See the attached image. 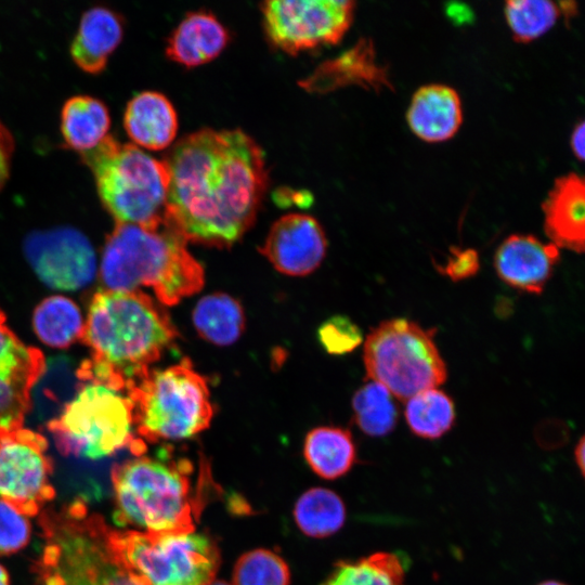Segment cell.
<instances>
[{
	"label": "cell",
	"mask_w": 585,
	"mask_h": 585,
	"mask_svg": "<svg viewBox=\"0 0 585 585\" xmlns=\"http://www.w3.org/2000/svg\"><path fill=\"white\" fill-rule=\"evenodd\" d=\"M133 406L123 392L84 382L48 429L65 455L99 459L129 446L142 455L145 445L133 433Z\"/></svg>",
	"instance_id": "obj_8"
},
{
	"label": "cell",
	"mask_w": 585,
	"mask_h": 585,
	"mask_svg": "<svg viewBox=\"0 0 585 585\" xmlns=\"http://www.w3.org/2000/svg\"><path fill=\"white\" fill-rule=\"evenodd\" d=\"M352 408L359 428L372 437L390 433L398 421L393 395L381 384L373 380L354 393Z\"/></svg>",
	"instance_id": "obj_31"
},
{
	"label": "cell",
	"mask_w": 585,
	"mask_h": 585,
	"mask_svg": "<svg viewBox=\"0 0 585 585\" xmlns=\"http://www.w3.org/2000/svg\"><path fill=\"white\" fill-rule=\"evenodd\" d=\"M44 370L40 350L25 346L6 325L0 310V428H22L30 391Z\"/></svg>",
	"instance_id": "obj_14"
},
{
	"label": "cell",
	"mask_w": 585,
	"mask_h": 585,
	"mask_svg": "<svg viewBox=\"0 0 585 585\" xmlns=\"http://www.w3.org/2000/svg\"><path fill=\"white\" fill-rule=\"evenodd\" d=\"M317 335L323 347L332 354L349 353L362 342L361 329L350 318L342 315L325 321L318 328Z\"/></svg>",
	"instance_id": "obj_33"
},
{
	"label": "cell",
	"mask_w": 585,
	"mask_h": 585,
	"mask_svg": "<svg viewBox=\"0 0 585 585\" xmlns=\"http://www.w3.org/2000/svg\"><path fill=\"white\" fill-rule=\"evenodd\" d=\"M110 126L107 106L90 95L69 98L61 112V132L66 145L80 153L96 147Z\"/></svg>",
	"instance_id": "obj_23"
},
{
	"label": "cell",
	"mask_w": 585,
	"mask_h": 585,
	"mask_svg": "<svg viewBox=\"0 0 585 585\" xmlns=\"http://www.w3.org/2000/svg\"><path fill=\"white\" fill-rule=\"evenodd\" d=\"M126 394L136 433L147 442L190 439L204 431L213 416L207 381L187 359L151 369Z\"/></svg>",
	"instance_id": "obj_7"
},
{
	"label": "cell",
	"mask_w": 585,
	"mask_h": 585,
	"mask_svg": "<svg viewBox=\"0 0 585 585\" xmlns=\"http://www.w3.org/2000/svg\"><path fill=\"white\" fill-rule=\"evenodd\" d=\"M303 454L317 476L332 480L351 469L356 451L349 430L325 426L314 428L307 434Z\"/></svg>",
	"instance_id": "obj_24"
},
{
	"label": "cell",
	"mask_w": 585,
	"mask_h": 585,
	"mask_svg": "<svg viewBox=\"0 0 585 585\" xmlns=\"http://www.w3.org/2000/svg\"><path fill=\"white\" fill-rule=\"evenodd\" d=\"M101 275L112 290L150 287L167 306L199 291L205 282L202 264L167 219L153 226L117 223L105 243Z\"/></svg>",
	"instance_id": "obj_4"
},
{
	"label": "cell",
	"mask_w": 585,
	"mask_h": 585,
	"mask_svg": "<svg viewBox=\"0 0 585 585\" xmlns=\"http://www.w3.org/2000/svg\"><path fill=\"white\" fill-rule=\"evenodd\" d=\"M584 140H585V122L580 120L573 128L570 136V147L573 155L578 159H584Z\"/></svg>",
	"instance_id": "obj_37"
},
{
	"label": "cell",
	"mask_w": 585,
	"mask_h": 585,
	"mask_svg": "<svg viewBox=\"0 0 585 585\" xmlns=\"http://www.w3.org/2000/svg\"><path fill=\"white\" fill-rule=\"evenodd\" d=\"M123 125L134 145L159 151L174 140L178 117L171 102L164 94L144 91L129 101Z\"/></svg>",
	"instance_id": "obj_20"
},
{
	"label": "cell",
	"mask_w": 585,
	"mask_h": 585,
	"mask_svg": "<svg viewBox=\"0 0 585 585\" xmlns=\"http://www.w3.org/2000/svg\"><path fill=\"white\" fill-rule=\"evenodd\" d=\"M205 585H232L225 581H220V580H212L210 582H208L207 584Z\"/></svg>",
	"instance_id": "obj_40"
},
{
	"label": "cell",
	"mask_w": 585,
	"mask_h": 585,
	"mask_svg": "<svg viewBox=\"0 0 585 585\" xmlns=\"http://www.w3.org/2000/svg\"><path fill=\"white\" fill-rule=\"evenodd\" d=\"M43 435L28 429L0 428V499L34 516L55 496L52 460Z\"/></svg>",
	"instance_id": "obj_12"
},
{
	"label": "cell",
	"mask_w": 585,
	"mask_h": 585,
	"mask_svg": "<svg viewBox=\"0 0 585 585\" xmlns=\"http://www.w3.org/2000/svg\"><path fill=\"white\" fill-rule=\"evenodd\" d=\"M433 335V329H425L406 318L381 322L364 343L367 376L402 402L442 385L447 369Z\"/></svg>",
	"instance_id": "obj_9"
},
{
	"label": "cell",
	"mask_w": 585,
	"mask_h": 585,
	"mask_svg": "<svg viewBox=\"0 0 585 585\" xmlns=\"http://www.w3.org/2000/svg\"><path fill=\"white\" fill-rule=\"evenodd\" d=\"M14 151V139L9 129L0 121V190L4 185Z\"/></svg>",
	"instance_id": "obj_36"
},
{
	"label": "cell",
	"mask_w": 585,
	"mask_h": 585,
	"mask_svg": "<svg viewBox=\"0 0 585 585\" xmlns=\"http://www.w3.org/2000/svg\"><path fill=\"white\" fill-rule=\"evenodd\" d=\"M544 231L558 248L585 249V181L569 172L557 178L542 204Z\"/></svg>",
	"instance_id": "obj_17"
},
{
	"label": "cell",
	"mask_w": 585,
	"mask_h": 585,
	"mask_svg": "<svg viewBox=\"0 0 585 585\" xmlns=\"http://www.w3.org/2000/svg\"><path fill=\"white\" fill-rule=\"evenodd\" d=\"M30 531L27 516L0 499V555H10L24 548L29 542Z\"/></svg>",
	"instance_id": "obj_34"
},
{
	"label": "cell",
	"mask_w": 585,
	"mask_h": 585,
	"mask_svg": "<svg viewBox=\"0 0 585 585\" xmlns=\"http://www.w3.org/2000/svg\"><path fill=\"white\" fill-rule=\"evenodd\" d=\"M404 403L405 420L411 431L420 438L438 439L454 425V402L437 388L420 391Z\"/></svg>",
	"instance_id": "obj_29"
},
{
	"label": "cell",
	"mask_w": 585,
	"mask_h": 585,
	"mask_svg": "<svg viewBox=\"0 0 585 585\" xmlns=\"http://www.w3.org/2000/svg\"><path fill=\"white\" fill-rule=\"evenodd\" d=\"M287 563L272 550L258 548L242 555L233 570L232 585H289Z\"/></svg>",
	"instance_id": "obj_32"
},
{
	"label": "cell",
	"mask_w": 585,
	"mask_h": 585,
	"mask_svg": "<svg viewBox=\"0 0 585 585\" xmlns=\"http://www.w3.org/2000/svg\"><path fill=\"white\" fill-rule=\"evenodd\" d=\"M110 542L126 568L145 585H205L212 581L220 552L200 533H154L110 529Z\"/></svg>",
	"instance_id": "obj_10"
},
{
	"label": "cell",
	"mask_w": 585,
	"mask_h": 585,
	"mask_svg": "<svg viewBox=\"0 0 585 585\" xmlns=\"http://www.w3.org/2000/svg\"><path fill=\"white\" fill-rule=\"evenodd\" d=\"M405 563L394 552L380 551L338 562L322 585H404Z\"/></svg>",
	"instance_id": "obj_26"
},
{
	"label": "cell",
	"mask_w": 585,
	"mask_h": 585,
	"mask_svg": "<svg viewBox=\"0 0 585 585\" xmlns=\"http://www.w3.org/2000/svg\"><path fill=\"white\" fill-rule=\"evenodd\" d=\"M354 6L349 0H271L261 10L270 41L295 54L339 42L352 23Z\"/></svg>",
	"instance_id": "obj_11"
},
{
	"label": "cell",
	"mask_w": 585,
	"mask_h": 585,
	"mask_svg": "<svg viewBox=\"0 0 585 585\" xmlns=\"http://www.w3.org/2000/svg\"><path fill=\"white\" fill-rule=\"evenodd\" d=\"M559 259V248L552 243H544L533 235L512 234L496 249L494 268L508 286L540 295Z\"/></svg>",
	"instance_id": "obj_16"
},
{
	"label": "cell",
	"mask_w": 585,
	"mask_h": 585,
	"mask_svg": "<svg viewBox=\"0 0 585 585\" xmlns=\"http://www.w3.org/2000/svg\"><path fill=\"white\" fill-rule=\"evenodd\" d=\"M294 518L306 535L316 538L327 537L342 528L346 521V507L335 492L313 487L298 498Z\"/></svg>",
	"instance_id": "obj_27"
},
{
	"label": "cell",
	"mask_w": 585,
	"mask_h": 585,
	"mask_svg": "<svg viewBox=\"0 0 585 585\" xmlns=\"http://www.w3.org/2000/svg\"><path fill=\"white\" fill-rule=\"evenodd\" d=\"M192 320L198 335L219 347L234 343L242 336L246 321L240 303L223 292L198 300Z\"/></svg>",
	"instance_id": "obj_25"
},
{
	"label": "cell",
	"mask_w": 585,
	"mask_h": 585,
	"mask_svg": "<svg viewBox=\"0 0 585 585\" xmlns=\"http://www.w3.org/2000/svg\"><path fill=\"white\" fill-rule=\"evenodd\" d=\"M411 131L428 143L452 139L463 123V107L457 91L446 84L430 83L413 94L406 112Z\"/></svg>",
	"instance_id": "obj_18"
},
{
	"label": "cell",
	"mask_w": 585,
	"mask_h": 585,
	"mask_svg": "<svg viewBox=\"0 0 585 585\" xmlns=\"http://www.w3.org/2000/svg\"><path fill=\"white\" fill-rule=\"evenodd\" d=\"M584 444H585L584 437H582L574 450L575 461L582 474L584 473V452H585Z\"/></svg>",
	"instance_id": "obj_38"
},
{
	"label": "cell",
	"mask_w": 585,
	"mask_h": 585,
	"mask_svg": "<svg viewBox=\"0 0 585 585\" xmlns=\"http://www.w3.org/2000/svg\"><path fill=\"white\" fill-rule=\"evenodd\" d=\"M442 275L453 282H459L477 274L480 269L479 255L476 249L453 246L444 264H435Z\"/></svg>",
	"instance_id": "obj_35"
},
{
	"label": "cell",
	"mask_w": 585,
	"mask_h": 585,
	"mask_svg": "<svg viewBox=\"0 0 585 585\" xmlns=\"http://www.w3.org/2000/svg\"><path fill=\"white\" fill-rule=\"evenodd\" d=\"M138 456L112 471L115 523L143 532H194L210 474L195 485L188 459L174 458L168 451L157 457Z\"/></svg>",
	"instance_id": "obj_3"
},
{
	"label": "cell",
	"mask_w": 585,
	"mask_h": 585,
	"mask_svg": "<svg viewBox=\"0 0 585 585\" xmlns=\"http://www.w3.org/2000/svg\"><path fill=\"white\" fill-rule=\"evenodd\" d=\"M227 41L226 28L212 13L191 12L171 32L166 54L181 65L194 67L218 56Z\"/></svg>",
	"instance_id": "obj_19"
},
{
	"label": "cell",
	"mask_w": 585,
	"mask_h": 585,
	"mask_svg": "<svg viewBox=\"0 0 585 585\" xmlns=\"http://www.w3.org/2000/svg\"><path fill=\"white\" fill-rule=\"evenodd\" d=\"M122 34V22L115 11L105 6L87 10L70 46L73 61L87 73H100L121 41Z\"/></svg>",
	"instance_id": "obj_21"
},
{
	"label": "cell",
	"mask_w": 585,
	"mask_h": 585,
	"mask_svg": "<svg viewBox=\"0 0 585 585\" xmlns=\"http://www.w3.org/2000/svg\"><path fill=\"white\" fill-rule=\"evenodd\" d=\"M315 76L326 77L325 89L344 84H359L374 91L392 90L388 69L377 62L374 44L361 39L352 49L330 62L324 63Z\"/></svg>",
	"instance_id": "obj_22"
},
{
	"label": "cell",
	"mask_w": 585,
	"mask_h": 585,
	"mask_svg": "<svg viewBox=\"0 0 585 585\" xmlns=\"http://www.w3.org/2000/svg\"><path fill=\"white\" fill-rule=\"evenodd\" d=\"M177 337L166 310L143 291L100 290L91 300L80 338L91 358L77 376L126 394Z\"/></svg>",
	"instance_id": "obj_2"
},
{
	"label": "cell",
	"mask_w": 585,
	"mask_h": 585,
	"mask_svg": "<svg viewBox=\"0 0 585 585\" xmlns=\"http://www.w3.org/2000/svg\"><path fill=\"white\" fill-rule=\"evenodd\" d=\"M81 156L117 223L153 226L166 220L169 177L164 161L109 135Z\"/></svg>",
	"instance_id": "obj_6"
},
{
	"label": "cell",
	"mask_w": 585,
	"mask_h": 585,
	"mask_svg": "<svg viewBox=\"0 0 585 585\" xmlns=\"http://www.w3.org/2000/svg\"><path fill=\"white\" fill-rule=\"evenodd\" d=\"M32 324L40 340L55 348L80 339L84 326L76 303L63 296L44 299L35 310Z\"/></svg>",
	"instance_id": "obj_28"
},
{
	"label": "cell",
	"mask_w": 585,
	"mask_h": 585,
	"mask_svg": "<svg viewBox=\"0 0 585 585\" xmlns=\"http://www.w3.org/2000/svg\"><path fill=\"white\" fill-rule=\"evenodd\" d=\"M42 551L35 563L42 585H145L123 564L110 528L82 499L41 512Z\"/></svg>",
	"instance_id": "obj_5"
},
{
	"label": "cell",
	"mask_w": 585,
	"mask_h": 585,
	"mask_svg": "<svg viewBox=\"0 0 585 585\" xmlns=\"http://www.w3.org/2000/svg\"><path fill=\"white\" fill-rule=\"evenodd\" d=\"M326 248V236L317 220L289 213L274 222L260 252L281 273L303 276L318 268Z\"/></svg>",
	"instance_id": "obj_15"
},
{
	"label": "cell",
	"mask_w": 585,
	"mask_h": 585,
	"mask_svg": "<svg viewBox=\"0 0 585 585\" xmlns=\"http://www.w3.org/2000/svg\"><path fill=\"white\" fill-rule=\"evenodd\" d=\"M0 585H9V575L2 566H0Z\"/></svg>",
	"instance_id": "obj_39"
},
{
	"label": "cell",
	"mask_w": 585,
	"mask_h": 585,
	"mask_svg": "<svg viewBox=\"0 0 585 585\" xmlns=\"http://www.w3.org/2000/svg\"><path fill=\"white\" fill-rule=\"evenodd\" d=\"M566 2L509 0L504 14L515 41L529 43L548 32L561 16L568 18Z\"/></svg>",
	"instance_id": "obj_30"
},
{
	"label": "cell",
	"mask_w": 585,
	"mask_h": 585,
	"mask_svg": "<svg viewBox=\"0 0 585 585\" xmlns=\"http://www.w3.org/2000/svg\"><path fill=\"white\" fill-rule=\"evenodd\" d=\"M24 252L39 278L55 289L81 288L95 275L96 258L90 240L69 226L30 233L24 240Z\"/></svg>",
	"instance_id": "obj_13"
},
{
	"label": "cell",
	"mask_w": 585,
	"mask_h": 585,
	"mask_svg": "<svg viewBox=\"0 0 585 585\" xmlns=\"http://www.w3.org/2000/svg\"><path fill=\"white\" fill-rule=\"evenodd\" d=\"M538 585H566V584L561 582H557V581H545V582L540 583Z\"/></svg>",
	"instance_id": "obj_41"
},
{
	"label": "cell",
	"mask_w": 585,
	"mask_h": 585,
	"mask_svg": "<svg viewBox=\"0 0 585 585\" xmlns=\"http://www.w3.org/2000/svg\"><path fill=\"white\" fill-rule=\"evenodd\" d=\"M166 219L187 242L229 247L252 225L268 185L264 155L242 130L203 129L164 160Z\"/></svg>",
	"instance_id": "obj_1"
}]
</instances>
